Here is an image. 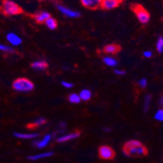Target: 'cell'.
Masks as SVG:
<instances>
[{"label": "cell", "mask_w": 163, "mask_h": 163, "mask_svg": "<svg viewBox=\"0 0 163 163\" xmlns=\"http://www.w3.org/2000/svg\"><path fill=\"white\" fill-rule=\"evenodd\" d=\"M123 153L130 157H144L148 154V149L139 140H131L124 144Z\"/></svg>", "instance_id": "1"}, {"label": "cell", "mask_w": 163, "mask_h": 163, "mask_svg": "<svg viewBox=\"0 0 163 163\" xmlns=\"http://www.w3.org/2000/svg\"><path fill=\"white\" fill-rule=\"evenodd\" d=\"M0 11L7 16L20 15L23 12L22 8L12 0H3L2 5L0 6Z\"/></svg>", "instance_id": "2"}, {"label": "cell", "mask_w": 163, "mask_h": 163, "mask_svg": "<svg viewBox=\"0 0 163 163\" xmlns=\"http://www.w3.org/2000/svg\"><path fill=\"white\" fill-rule=\"evenodd\" d=\"M12 88L17 92L28 93L34 89V84L27 78H18L12 83Z\"/></svg>", "instance_id": "3"}, {"label": "cell", "mask_w": 163, "mask_h": 163, "mask_svg": "<svg viewBox=\"0 0 163 163\" xmlns=\"http://www.w3.org/2000/svg\"><path fill=\"white\" fill-rule=\"evenodd\" d=\"M133 12L136 14L139 22L143 25L148 24L150 20V15L145 9L139 4H135L132 7Z\"/></svg>", "instance_id": "4"}, {"label": "cell", "mask_w": 163, "mask_h": 163, "mask_svg": "<svg viewBox=\"0 0 163 163\" xmlns=\"http://www.w3.org/2000/svg\"><path fill=\"white\" fill-rule=\"evenodd\" d=\"M98 155L103 160H112L115 158V153L111 147L108 145L100 146L98 149Z\"/></svg>", "instance_id": "5"}, {"label": "cell", "mask_w": 163, "mask_h": 163, "mask_svg": "<svg viewBox=\"0 0 163 163\" xmlns=\"http://www.w3.org/2000/svg\"><path fill=\"white\" fill-rule=\"evenodd\" d=\"M58 10L61 12L63 15H64L67 17L69 18H79L81 15V12H77V11H74L68 8L63 6L62 4H58L57 5Z\"/></svg>", "instance_id": "6"}, {"label": "cell", "mask_w": 163, "mask_h": 163, "mask_svg": "<svg viewBox=\"0 0 163 163\" xmlns=\"http://www.w3.org/2000/svg\"><path fill=\"white\" fill-rule=\"evenodd\" d=\"M123 0H102L101 8L107 11L113 10L118 8L123 3Z\"/></svg>", "instance_id": "7"}, {"label": "cell", "mask_w": 163, "mask_h": 163, "mask_svg": "<svg viewBox=\"0 0 163 163\" xmlns=\"http://www.w3.org/2000/svg\"><path fill=\"white\" fill-rule=\"evenodd\" d=\"M80 136H81V132L76 131V132H73L69 133V134L63 135V136L58 137V138L56 139V140H57L58 143H64V142L70 141V140L79 138Z\"/></svg>", "instance_id": "8"}, {"label": "cell", "mask_w": 163, "mask_h": 163, "mask_svg": "<svg viewBox=\"0 0 163 163\" xmlns=\"http://www.w3.org/2000/svg\"><path fill=\"white\" fill-rule=\"evenodd\" d=\"M81 1L85 8L90 10H95L101 8L102 0H81Z\"/></svg>", "instance_id": "9"}, {"label": "cell", "mask_w": 163, "mask_h": 163, "mask_svg": "<svg viewBox=\"0 0 163 163\" xmlns=\"http://www.w3.org/2000/svg\"><path fill=\"white\" fill-rule=\"evenodd\" d=\"M51 135L50 134H46L45 135L44 137H43L42 140H34L33 143V146H35L36 148L38 149H42L45 148L46 146H47L49 144V143L50 142L51 140Z\"/></svg>", "instance_id": "10"}, {"label": "cell", "mask_w": 163, "mask_h": 163, "mask_svg": "<svg viewBox=\"0 0 163 163\" xmlns=\"http://www.w3.org/2000/svg\"><path fill=\"white\" fill-rule=\"evenodd\" d=\"M50 17H51L50 14L46 11H42V12H39L33 15V19L38 24L45 23L46 20H48Z\"/></svg>", "instance_id": "11"}, {"label": "cell", "mask_w": 163, "mask_h": 163, "mask_svg": "<svg viewBox=\"0 0 163 163\" xmlns=\"http://www.w3.org/2000/svg\"><path fill=\"white\" fill-rule=\"evenodd\" d=\"M121 50L120 46L117 44H109L106 45L103 49V51L106 54H116Z\"/></svg>", "instance_id": "12"}, {"label": "cell", "mask_w": 163, "mask_h": 163, "mask_svg": "<svg viewBox=\"0 0 163 163\" xmlns=\"http://www.w3.org/2000/svg\"><path fill=\"white\" fill-rule=\"evenodd\" d=\"M48 64L45 60H37L31 64V67L36 71H44L48 67Z\"/></svg>", "instance_id": "13"}, {"label": "cell", "mask_w": 163, "mask_h": 163, "mask_svg": "<svg viewBox=\"0 0 163 163\" xmlns=\"http://www.w3.org/2000/svg\"><path fill=\"white\" fill-rule=\"evenodd\" d=\"M7 40L8 42H10L12 46H19L21 44L22 40L18 35L15 34L13 33H10L7 35Z\"/></svg>", "instance_id": "14"}, {"label": "cell", "mask_w": 163, "mask_h": 163, "mask_svg": "<svg viewBox=\"0 0 163 163\" xmlns=\"http://www.w3.org/2000/svg\"><path fill=\"white\" fill-rule=\"evenodd\" d=\"M54 153L53 152H45V153H41L38 154H35V155H31L28 157L29 160L31 161H37V160L42 159V158H47L51 156H53Z\"/></svg>", "instance_id": "15"}, {"label": "cell", "mask_w": 163, "mask_h": 163, "mask_svg": "<svg viewBox=\"0 0 163 163\" xmlns=\"http://www.w3.org/2000/svg\"><path fill=\"white\" fill-rule=\"evenodd\" d=\"M14 136L19 139H25V140H29V139H35L39 136L38 133H20V132H15Z\"/></svg>", "instance_id": "16"}, {"label": "cell", "mask_w": 163, "mask_h": 163, "mask_svg": "<svg viewBox=\"0 0 163 163\" xmlns=\"http://www.w3.org/2000/svg\"><path fill=\"white\" fill-rule=\"evenodd\" d=\"M79 95H80L81 101H84V102H88L92 98V93L89 89H87V88L81 90Z\"/></svg>", "instance_id": "17"}, {"label": "cell", "mask_w": 163, "mask_h": 163, "mask_svg": "<svg viewBox=\"0 0 163 163\" xmlns=\"http://www.w3.org/2000/svg\"><path fill=\"white\" fill-rule=\"evenodd\" d=\"M46 119L43 117H40L38 119H37L36 120L33 121V123H30V124L28 126L29 128H35V127H38L41 126H43L44 124H46Z\"/></svg>", "instance_id": "18"}, {"label": "cell", "mask_w": 163, "mask_h": 163, "mask_svg": "<svg viewBox=\"0 0 163 163\" xmlns=\"http://www.w3.org/2000/svg\"><path fill=\"white\" fill-rule=\"evenodd\" d=\"M45 25H46V27L48 28L50 30H54L57 29L58 27V22L53 17H50L48 20H46V21L45 22Z\"/></svg>", "instance_id": "19"}, {"label": "cell", "mask_w": 163, "mask_h": 163, "mask_svg": "<svg viewBox=\"0 0 163 163\" xmlns=\"http://www.w3.org/2000/svg\"><path fill=\"white\" fill-rule=\"evenodd\" d=\"M103 63L106 64V66L109 67H116L118 65V61L115 59L110 56H106V57L103 58Z\"/></svg>", "instance_id": "20"}, {"label": "cell", "mask_w": 163, "mask_h": 163, "mask_svg": "<svg viewBox=\"0 0 163 163\" xmlns=\"http://www.w3.org/2000/svg\"><path fill=\"white\" fill-rule=\"evenodd\" d=\"M68 102L71 104H78L81 102V99L80 98V95L77 93H71L67 98Z\"/></svg>", "instance_id": "21"}, {"label": "cell", "mask_w": 163, "mask_h": 163, "mask_svg": "<svg viewBox=\"0 0 163 163\" xmlns=\"http://www.w3.org/2000/svg\"><path fill=\"white\" fill-rule=\"evenodd\" d=\"M151 101H152L151 94H147V95L144 97V112L149 111V110L150 108Z\"/></svg>", "instance_id": "22"}, {"label": "cell", "mask_w": 163, "mask_h": 163, "mask_svg": "<svg viewBox=\"0 0 163 163\" xmlns=\"http://www.w3.org/2000/svg\"><path fill=\"white\" fill-rule=\"evenodd\" d=\"M157 50L158 53H162L163 52V37H159L157 41V44H156Z\"/></svg>", "instance_id": "23"}, {"label": "cell", "mask_w": 163, "mask_h": 163, "mask_svg": "<svg viewBox=\"0 0 163 163\" xmlns=\"http://www.w3.org/2000/svg\"><path fill=\"white\" fill-rule=\"evenodd\" d=\"M0 50L5 52V53H9V54H12V53L15 52V50H14L12 47L5 46V45H3L1 44V43H0Z\"/></svg>", "instance_id": "24"}, {"label": "cell", "mask_w": 163, "mask_h": 163, "mask_svg": "<svg viewBox=\"0 0 163 163\" xmlns=\"http://www.w3.org/2000/svg\"><path fill=\"white\" fill-rule=\"evenodd\" d=\"M154 119L156 120L159 121V122H163V110L160 109L158 110L157 112L155 113V115H154Z\"/></svg>", "instance_id": "25"}, {"label": "cell", "mask_w": 163, "mask_h": 163, "mask_svg": "<svg viewBox=\"0 0 163 163\" xmlns=\"http://www.w3.org/2000/svg\"><path fill=\"white\" fill-rule=\"evenodd\" d=\"M148 85V81L145 78L140 79V81H138V86L141 88H145Z\"/></svg>", "instance_id": "26"}, {"label": "cell", "mask_w": 163, "mask_h": 163, "mask_svg": "<svg viewBox=\"0 0 163 163\" xmlns=\"http://www.w3.org/2000/svg\"><path fill=\"white\" fill-rule=\"evenodd\" d=\"M62 85L66 88H71L73 87V84L68 81H62Z\"/></svg>", "instance_id": "27"}, {"label": "cell", "mask_w": 163, "mask_h": 163, "mask_svg": "<svg viewBox=\"0 0 163 163\" xmlns=\"http://www.w3.org/2000/svg\"><path fill=\"white\" fill-rule=\"evenodd\" d=\"M143 55L144 58H147V59H149L153 56V52L150 51V50H145V51L143 53Z\"/></svg>", "instance_id": "28"}, {"label": "cell", "mask_w": 163, "mask_h": 163, "mask_svg": "<svg viewBox=\"0 0 163 163\" xmlns=\"http://www.w3.org/2000/svg\"><path fill=\"white\" fill-rule=\"evenodd\" d=\"M115 73L117 76H124L125 74H126V71L121 69H115Z\"/></svg>", "instance_id": "29"}, {"label": "cell", "mask_w": 163, "mask_h": 163, "mask_svg": "<svg viewBox=\"0 0 163 163\" xmlns=\"http://www.w3.org/2000/svg\"><path fill=\"white\" fill-rule=\"evenodd\" d=\"M158 105L160 106H163V95L160 97L159 100H158Z\"/></svg>", "instance_id": "30"}, {"label": "cell", "mask_w": 163, "mask_h": 163, "mask_svg": "<svg viewBox=\"0 0 163 163\" xmlns=\"http://www.w3.org/2000/svg\"><path fill=\"white\" fill-rule=\"evenodd\" d=\"M37 1H42V0H37Z\"/></svg>", "instance_id": "31"}]
</instances>
